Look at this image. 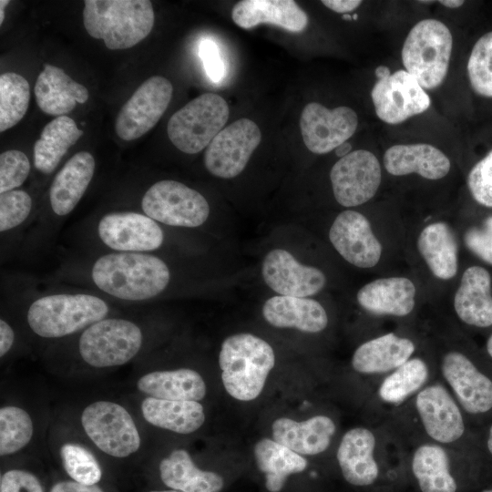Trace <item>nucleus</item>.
I'll list each match as a JSON object with an SVG mask.
<instances>
[{"instance_id":"nucleus-1","label":"nucleus","mask_w":492,"mask_h":492,"mask_svg":"<svg viewBox=\"0 0 492 492\" xmlns=\"http://www.w3.org/2000/svg\"><path fill=\"white\" fill-rule=\"evenodd\" d=\"M85 276L104 295L130 302L157 298L171 282L167 262L150 252L108 251L87 265Z\"/></svg>"},{"instance_id":"nucleus-2","label":"nucleus","mask_w":492,"mask_h":492,"mask_svg":"<svg viewBox=\"0 0 492 492\" xmlns=\"http://www.w3.org/2000/svg\"><path fill=\"white\" fill-rule=\"evenodd\" d=\"M108 302L96 293L60 292L35 297L26 310L30 329L43 338H61L107 318Z\"/></svg>"},{"instance_id":"nucleus-3","label":"nucleus","mask_w":492,"mask_h":492,"mask_svg":"<svg viewBox=\"0 0 492 492\" xmlns=\"http://www.w3.org/2000/svg\"><path fill=\"white\" fill-rule=\"evenodd\" d=\"M219 364L227 393L240 401L257 398L274 367L272 347L251 333H236L221 343Z\"/></svg>"},{"instance_id":"nucleus-4","label":"nucleus","mask_w":492,"mask_h":492,"mask_svg":"<svg viewBox=\"0 0 492 492\" xmlns=\"http://www.w3.org/2000/svg\"><path fill=\"white\" fill-rule=\"evenodd\" d=\"M155 15L148 0H86L84 26L110 50L134 46L152 30Z\"/></svg>"},{"instance_id":"nucleus-5","label":"nucleus","mask_w":492,"mask_h":492,"mask_svg":"<svg viewBox=\"0 0 492 492\" xmlns=\"http://www.w3.org/2000/svg\"><path fill=\"white\" fill-rule=\"evenodd\" d=\"M453 39L448 27L436 19H424L407 35L402 48L406 71L425 89L439 87L447 74Z\"/></svg>"},{"instance_id":"nucleus-6","label":"nucleus","mask_w":492,"mask_h":492,"mask_svg":"<svg viewBox=\"0 0 492 492\" xmlns=\"http://www.w3.org/2000/svg\"><path fill=\"white\" fill-rule=\"evenodd\" d=\"M229 115V106L222 97L204 93L171 116L167 126L168 136L180 151L196 154L223 129Z\"/></svg>"},{"instance_id":"nucleus-7","label":"nucleus","mask_w":492,"mask_h":492,"mask_svg":"<svg viewBox=\"0 0 492 492\" xmlns=\"http://www.w3.org/2000/svg\"><path fill=\"white\" fill-rule=\"evenodd\" d=\"M143 339V332L136 323L107 317L83 330L77 346L87 364L104 368L130 361L140 351Z\"/></svg>"},{"instance_id":"nucleus-8","label":"nucleus","mask_w":492,"mask_h":492,"mask_svg":"<svg viewBox=\"0 0 492 492\" xmlns=\"http://www.w3.org/2000/svg\"><path fill=\"white\" fill-rule=\"evenodd\" d=\"M140 205L147 216L172 227L197 228L210 215V205L201 193L173 179L151 185L142 196Z\"/></svg>"},{"instance_id":"nucleus-9","label":"nucleus","mask_w":492,"mask_h":492,"mask_svg":"<svg viewBox=\"0 0 492 492\" xmlns=\"http://www.w3.org/2000/svg\"><path fill=\"white\" fill-rule=\"evenodd\" d=\"M413 399L416 416L429 441L450 448L465 437V414L445 384L431 382Z\"/></svg>"},{"instance_id":"nucleus-10","label":"nucleus","mask_w":492,"mask_h":492,"mask_svg":"<svg viewBox=\"0 0 492 492\" xmlns=\"http://www.w3.org/2000/svg\"><path fill=\"white\" fill-rule=\"evenodd\" d=\"M81 424L93 443L111 456H128L140 446V436L131 415L116 403L97 401L87 405Z\"/></svg>"},{"instance_id":"nucleus-11","label":"nucleus","mask_w":492,"mask_h":492,"mask_svg":"<svg viewBox=\"0 0 492 492\" xmlns=\"http://www.w3.org/2000/svg\"><path fill=\"white\" fill-rule=\"evenodd\" d=\"M96 234L109 251H157L164 243L160 223L145 213L132 210L110 211L97 222Z\"/></svg>"},{"instance_id":"nucleus-12","label":"nucleus","mask_w":492,"mask_h":492,"mask_svg":"<svg viewBox=\"0 0 492 492\" xmlns=\"http://www.w3.org/2000/svg\"><path fill=\"white\" fill-rule=\"evenodd\" d=\"M375 74L371 97L375 113L384 122L398 124L430 107L429 96L406 70L390 74L387 67H379Z\"/></svg>"},{"instance_id":"nucleus-13","label":"nucleus","mask_w":492,"mask_h":492,"mask_svg":"<svg viewBox=\"0 0 492 492\" xmlns=\"http://www.w3.org/2000/svg\"><path fill=\"white\" fill-rule=\"evenodd\" d=\"M439 369L444 384L464 414L481 416L492 411V378L467 355L449 351L443 354Z\"/></svg>"},{"instance_id":"nucleus-14","label":"nucleus","mask_w":492,"mask_h":492,"mask_svg":"<svg viewBox=\"0 0 492 492\" xmlns=\"http://www.w3.org/2000/svg\"><path fill=\"white\" fill-rule=\"evenodd\" d=\"M261 140L258 125L249 118H240L220 130L209 144L204 165L216 177L232 179L245 169Z\"/></svg>"},{"instance_id":"nucleus-15","label":"nucleus","mask_w":492,"mask_h":492,"mask_svg":"<svg viewBox=\"0 0 492 492\" xmlns=\"http://www.w3.org/2000/svg\"><path fill=\"white\" fill-rule=\"evenodd\" d=\"M172 92V84L164 77L145 80L119 110L115 121L117 135L130 141L150 130L166 111Z\"/></svg>"},{"instance_id":"nucleus-16","label":"nucleus","mask_w":492,"mask_h":492,"mask_svg":"<svg viewBox=\"0 0 492 492\" xmlns=\"http://www.w3.org/2000/svg\"><path fill=\"white\" fill-rule=\"evenodd\" d=\"M335 200L343 207L365 203L376 193L382 179L377 158L370 151L358 149L342 157L330 172Z\"/></svg>"},{"instance_id":"nucleus-17","label":"nucleus","mask_w":492,"mask_h":492,"mask_svg":"<svg viewBox=\"0 0 492 492\" xmlns=\"http://www.w3.org/2000/svg\"><path fill=\"white\" fill-rule=\"evenodd\" d=\"M357 125V115L351 108L329 109L316 102L307 104L300 118L303 142L315 154L328 153L345 143Z\"/></svg>"},{"instance_id":"nucleus-18","label":"nucleus","mask_w":492,"mask_h":492,"mask_svg":"<svg viewBox=\"0 0 492 492\" xmlns=\"http://www.w3.org/2000/svg\"><path fill=\"white\" fill-rule=\"evenodd\" d=\"M261 274L265 283L283 296L314 295L326 283V277L321 270L302 264L283 249L272 250L265 255Z\"/></svg>"},{"instance_id":"nucleus-19","label":"nucleus","mask_w":492,"mask_h":492,"mask_svg":"<svg viewBox=\"0 0 492 492\" xmlns=\"http://www.w3.org/2000/svg\"><path fill=\"white\" fill-rule=\"evenodd\" d=\"M329 239L339 254L356 267L371 268L380 260L382 245L369 220L358 211L341 212L331 226Z\"/></svg>"},{"instance_id":"nucleus-20","label":"nucleus","mask_w":492,"mask_h":492,"mask_svg":"<svg viewBox=\"0 0 492 492\" xmlns=\"http://www.w3.org/2000/svg\"><path fill=\"white\" fill-rule=\"evenodd\" d=\"M377 439L367 427H354L343 434L339 443L336 459L344 480L354 487H368L379 476L375 458Z\"/></svg>"},{"instance_id":"nucleus-21","label":"nucleus","mask_w":492,"mask_h":492,"mask_svg":"<svg viewBox=\"0 0 492 492\" xmlns=\"http://www.w3.org/2000/svg\"><path fill=\"white\" fill-rule=\"evenodd\" d=\"M95 168L94 157L84 150L64 164L48 192L50 209L55 216L65 217L74 210L91 182Z\"/></svg>"},{"instance_id":"nucleus-22","label":"nucleus","mask_w":492,"mask_h":492,"mask_svg":"<svg viewBox=\"0 0 492 492\" xmlns=\"http://www.w3.org/2000/svg\"><path fill=\"white\" fill-rule=\"evenodd\" d=\"M335 432V423L324 415L300 422L280 417L272 425L273 440L302 456H315L327 450Z\"/></svg>"},{"instance_id":"nucleus-23","label":"nucleus","mask_w":492,"mask_h":492,"mask_svg":"<svg viewBox=\"0 0 492 492\" xmlns=\"http://www.w3.org/2000/svg\"><path fill=\"white\" fill-rule=\"evenodd\" d=\"M415 351L412 340L388 333L358 346L351 364L361 374L386 375L408 361Z\"/></svg>"},{"instance_id":"nucleus-24","label":"nucleus","mask_w":492,"mask_h":492,"mask_svg":"<svg viewBox=\"0 0 492 492\" xmlns=\"http://www.w3.org/2000/svg\"><path fill=\"white\" fill-rule=\"evenodd\" d=\"M231 18L244 29L270 24L297 33L308 25L306 13L292 0L240 1L232 8Z\"/></svg>"},{"instance_id":"nucleus-25","label":"nucleus","mask_w":492,"mask_h":492,"mask_svg":"<svg viewBox=\"0 0 492 492\" xmlns=\"http://www.w3.org/2000/svg\"><path fill=\"white\" fill-rule=\"evenodd\" d=\"M262 315L274 327L311 333L322 332L328 324V315L323 305L307 297L273 296L263 304Z\"/></svg>"},{"instance_id":"nucleus-26","label":"nucleus","mask_w":492,"mask_h":492,"mask_svg":"<svg viewBox=\"0 0 492 492\" xmlns=\"http://www.w3.org/2000/svg\"><path fill=\"white\" fill-rule=\"evenodd\" d=\"M454 307L465 323L486 328L492 325V295L489 272L479 266L467 268L455 294Z\"/></svg>"},{"instance_id":"nucleus-27","label":"nucleus","mask_w":492,"mask_h":492,"mask_svg":"<svg viewBox=\"0 0 492 492\" xmlns=\"http://www.w3.org/2000/svg\"><path fill=\"white\" fill-rule=\"evenodd\" d=\"M388 173L404 176L417 173L428 179L444 178L450 170V160L436 147L425 144H399L390 147L384 155Z\"/></svg>"},{"instance_id":"nucleus-28","label":"nucleus","mask_w":492,"mask_h":492,"mask_svg":"<svg viewBox=\"0 0 492 492\" xmlns=\"http://www.w3.org/2000/svg\"><path fill=\"white\" fill-rule=\"evenodd\" d=\"M415 287L404 277L377 279L357 292L359 305L376 315L406 316L415 307Z\"/></svg>"},{"instance_id":"nucleus-29","label":"nucleus","mask_w":492,"mask_h":492,"mask_svg":"<svg viewBox=\"0 0 492 492\" xmlns=\"http://www.w3.org/2000/svg\"><path fill=\"white\" fill-rule=\"evenodd\" d=\"M34 92L39 108L57 117L65 116L77 103H85L88 98L86 87L74 81L63 69L48 64L39 74Z\"/></svg>"},{"instance_id":"nucleus-30","label":"nucleus","mask_w":492,"mask_h":492,"mask_svg":"<svg viewBox=\"0 0 492 492\" xmlns=\"http://www.w3.org/2000/svg\"><path fill=\"white\" fill-rule=\"evenodd\" d=\"M159 472L164 486L179 492H221L225 487L220 474L197 466L184 449H176L164 457Z\"/></svg>"},{"instance_id":"nucleus-31","label":"nucleus","mask_w":492,"mask_h":492,"mask_svg":"<svg viewBox=\"0 0 492 492\" xmlns=\"http://www.w3.org/2000/svg\"><path fill=\"white\" fill-rule=\"evenodd\" d=\"M253 453L268 492H282L292 476L302 474L309 466L303 456L269 438L258 441Z\"/></svg>"},{"instance_id":"nucleus-32","label":"nucleus","mask_w":492,"mask_h":492,"mask_svg":"<svg viewBox=\"0 0 492 492\" xmlns=\"http://www.w3.org/2000/svg\"><path fill=\"white\" fill-rule=\"evenodd\" d=\"M449 448L428 441L412 451L411 468L422 492H456Z\"/></svg>"},{"instance_id":"nucleus-33","label":"nucleus","mask_w":492,"mask_h":492,"mask_svg":"<svg viewBox=\"0 0 492 492\" xmlns=\"http://www.w3.org/2000/svg\"><path fill=\"white\" fill-rule=\"evenodd\" d=\"M137 387L159 399L197 402L204 398L207 391L202 376L189 368L146 374L138 380Z\"/></svg>"},{"instance_id":"nucleus-34","label":"nucleus","mask_w":492,"mask_h":492,"mask_svg":"<svg viewBox=\"0 0 492 492\" xmlns=\"http://www.w3.org/2000/svg\"><path fill=\"white\" fill-rule=\"evenodd\" d=\"M141 412L149 424L184 435L197 431L205 421L203 406L197 401L149 396L141 403Z\"/></svg>"},{"instance_id":"nucleus-35","label":"nucleus","mask_w":492,"mask_h":492,"mask_svg":"<svg viewBox=\"0 0 492 492\" xmlns=\"http://www.w3.org/2000/svg\"><path fill=\"white\" fill-rule=\"evenodd\" d=\"M431 370L420 357H411L380 381L376 397L388 407H398L430 383Z\"/></svg>"},{"instance_id":"nucleus-36","label":"nucleus","mask_w":492,"mask_h":492,"mask_svg":"<svg viewBox=\"0 0 492 492\" xmlns=\"http://www.w3.org/2000/svg\"><path fill=\"white\" fill-rule=\"evenodd\" d=\"M83 135L76 122L67 116L56 117L43 128L34 145V165L44 174L52 173L67 151Z\"/></svg>"},{"instance_id":"nucleus-37","label":"nucleus","mask_w":492,"mask_h":492,"mask_svg":"<svg viewBox=\"0 0 492 492\" xmlns=\"http://www.w3.org/2000/svg\"><path fill=\"white\" fill-rule=\"evenodd\" d=\"M417 247L436 277L449 280L456 274L457 243L447 224L435 222L427 225L420 232Z\"/></svg>"},{"instance_id":"nucleus-38","label":"nucleus","mask_w":492,"mask_h":492,"mask_svg":"<svg viewBox=\"0 0 492 492\" xmlns=\"http://www.w3.org/2000/svg\"><path fill=\"white\" fill-rule=\"evenodd\" d=\"M30 100L27 80L14 72L0 76V131L13 128L26 115Z\"/></svg>"},{"instance_id":"nucleus-39","label":"nucleus","mask_w":492,"mask_h":492,"mask_svg":"<svg viewBox=\"0 0 492 492\" xmlns=\"http://www.w3.org/2000/svg\"><path fill=\"white\" fill-rule=\"evenodd\" d=\"M33 422L24 409L5 406L0 409V455L14 454L25 447L33 436Z\"/></svg>"},{"instance_id":"nucleus-40","label":"nucleus","mask_w":492,"mask_h":492,"mask_svg":"<svg viewBox=\"0 0 492 492\" xmlns=\"http://www.w3.org/2000/svg\"><path fill=\"white\" fill-rule=\"evenodd\" d=\"M467 74L476 93L492 97V32L483 35L474 45Z\"/></svg>"},{"instance_id":"nucleus-41","label":"nucleus","mask_w":492,"mask_h":492,"mask_svg":"<svg viewBox=\"0 0 492 492\" xmlns=\"http://www.w3.org/2000/svg\"><path fill=\"white\" fill-rule=\"evenodd\" d=\"M65 471L80 484L97 485L102 477L99 463L87 448L75 444H65L60 449Z\"/></svg>"},{"instance_id":"nucleus-42","label":"nucleus","mask_w":492,"mask_h":492,"mask_svg":"<svg viewBox=\"0 0 492 492\" xmlns=\"http://www.w3.org/2000/svg\"><path fill=\"white\" fill-rule=\"evenodd\" d=\"M33 210L32 197L25 190L0 193V232L6 233L23 225Z\"/></svg>"},{"instance_id":"nucleus-43","label":"nucleus","mask_w":492,"mask_h":492,"mask_svg":"<svg viewBox=\"0 0 492 492\" xmlns=\"http://www.w3.org/2000/svg\"><path fill=\"white\" fill-rule=\"evenodd\" d=\"M31 164L26 155L9 149L0 155V193L16 190L28 178Z\"/></svg>"},{"instance_id":"nucleus-44","label":"nucleus","mask_w":492,"mask_h":492,"mask_svg":"<svg viewBox=\"0 0 492 492\" xmlns=\"http://www.w3.org/2000/svg\"><path fill=\"white\" fill-rule=\"evenodd\" d=\"M467 185L479 204L492 208V149L472 168Z\"/></svg>"},{"instance_id":"nucleus-45","label":"nucleus","mask_w":492,"mask_h":492,"mask_svg":"<svg viewBox=\"0 0 492 492\" xmlns=\"http://www.w3.org/2000/svg\"><path fill=\"white\" fill-rule=\"evenodd\" d=\"M0 492H44V489L31 472L11 469L1 475Z\"/></svg>"},{"instance_id":"nucleus-46","label":"nucleus","mask_w":492,"mask_h":492,"mask_svg":"<svg viewBox=\"0 0 492 492\" xmlns=\"http://www.w3.org/2000/svg\"><path fill=\"white\" fill-rule=\"evenodd\" d=\"M200 56L210 79L214 83L220 82L224 76V64L217 45L210 39H204L200 46Z\"/></svg>"},{"instance_id":"nucleus-47","label":"nucleus","mask_w":492,"mask_h":492,"mask_svg":"<svg viewBox=\"0 0 492 492\" xmlns=\"http://www.w3.org/2000/svg\"><path fill=\"white\" fill-rule=\"evenodd\" d=\"M467 248L486 262L492 264V234L472 228L465 234Z\"/></svg>"},{"instance_id":"nucleus-48","label":"nucleus","mask_w":492,"mask_h":492,"mask_svg":"<svg viewBox=\"0 0 492 492\" xmlns=\"http://www.w3.org/2000/svg\"><path fill=\"white\" fill-rule=\"evenodd\" d=\"M49 492H105L99 486L84 485L74 480L59 481L53 485Z\"/></svg>"},{"instance_id":"nucleus-49","label":"nucleus","mask_w":492,"mask_h":492,"mask_svg":"<svg viewBox=\"0 0 492 492\" xmlns=\"http://www.w3.org/2000/svg\"><path fill=\"white\" fill-rule=\"evenodd\" d=\"M15 333L11 325L3 318L0 320V356H5L12 348Z\"/></svg>"},{"instance_id":"nucleus-50","label":"nucleus","mask_w":492,"mask_h":492,"mask_svg":"<svg viewBox=\"0 0 492 492\" xmlns=\"http://www.w3.org/2000/svg\"><path fill=\"white\" fill-rule=\"evenodd\" d=\"M322 3L336 13H348L357 8L362 1L359 0H323Z\"/></svg>"},{"instance_id":"nucleus-51","label":"nucleus","mask_w":492,"mask_h":492,"mask_svg":"<svg viewBox=\"0 0 492 492\" xmlns=\"http://www.w3.org/2000/svg\"><path fill=\"white\" fill-rule=\"evenodd\" d=\"M440 4L449 7V8H457L461 6L464 4V1L462 0H442L439 1Z\"/></svg>"},{"instance_id":"nucleus-52","label":"nucleus","mask_w":492,"mask_h":492,"mask_svg":"<svg viewBox=\"0 0 492 492\" xmlns=\"http://www.w3.org/2000/svg\"><path fill=\"white\" fill-rule=\"evenodd\" d=\"M486 446L487 452L492 456V424L489 425L487 433Z\"/></svg>"},{"instance_id":"nucleus-53","label":"nucleus","mask_w":492,"mask_h":492,"mask_svg":"<svg viewBox=\"0 0 492 492\" xmlns=\"http://www.w3.org/2000/svg\"><path fill=\"white\" fill-rule=\"evenodd\" d=\"M484 230L492 234V216L488 217L484 223Z\"/></svg>"},{"instance_id":"nucleus-54","label":"nucleus","mask_w":492,"mask_h":492,"mask_svg":"<svg viewBox=\"0 0 492 492\" xmlns=\"http://www.w3.org/2000/svg\"><path fill=\"white\" fill-rule=\"evenodd\" d=\"M486 347L488 355L492 358V334L488 337Z\"/></svg>"},{"instance_id":"nucleus-55","label":"nucleus","mask_w":492,"mask_h":492,"mask_svg":"<svg viewBox=\"0 0 492 492\" xmlns=\"http://www.w3.org/2000/svg\"><path fill=\"white\" fill-rule=\"evenodd\" d=\"M149 492H179V491H177V490H173V489H157V490H150Z\"/></svg>"},{"instance_id":"nucleus-56","label":"nucleus","mask_w":492,"mask_h":492,"mask_svg":"<svg viewBox=\"0 0 492 492\" xmlns=\"http://www.w3.org/2000/svg\"><path fill=\"white\" fill-rule=\"evenodd\" d=\"M482 492H492V488H490V489H486V490H483Z\"/></svg>"}]
</instances>
